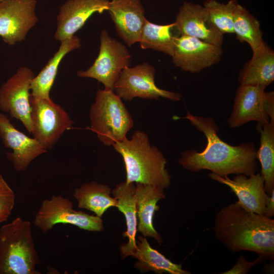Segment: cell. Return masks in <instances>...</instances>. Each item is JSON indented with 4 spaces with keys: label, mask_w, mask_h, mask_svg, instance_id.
<instances>
[{
    "label": "cell",
    "mask_w": 274,
    "mask_h": 274,
    "mask_svg": "<svg viewBox=\"0 0 274 274\" xmlns=\"http://www.w3.org/2000/svg\"><path fill=\"white\" fill-rule=\"evenodd\" d=\"M174 118L188 120L207 139L206 147L202 152L189 149L181 153L178 163L186 170L191 172L209 170L220 177L230 174L249 176L258 172L257 150L254 143H243L237 146L225 143L218 135L219 127L211 117L193 115L188 112L185 117Z\"/></svg>",
    "instance_id": "1"
},
{
    "label": "cell",
    "mask_w": 274,
    "mask_h": 274,
    "mask_svg": "<svg viewBox=\"0 0 274 274\" xmlns=\"http://www.w3.org/2000/svg\"><path fill=\"white\" fill-rule=\"evenodd\" d=\"M213 230L216 239L232 252L248 251L274 259V220L246 210L238 201L218 212Z\"/></svg>",
    "instance_id": "2"
},
{
    "label": "cell",
    "mask_w": 274,
    "mask_h": 274,
    "mask_svg": "<svg viewBox=\"0 0 274 274\" xmlns=\"http://www.w3.org/2000/svg\"><path fill=\"white\" fill-rule=\"evenodd\" d=\"M112 146L123 159L126 182L141 183L163 189L170 186L171 176L165 168L166 159L157 147L150 144L145 132L136 130L130 139L126 138Z\"/></svg>",
    "instance_id": "3"
},
{
    "label": "cell",
    "mask_w": 274,
    "mask_h": 274,
    "mask_svg": "<svg viewBox=\"0 0 274 274\" xmlns=\"http://www.w3.org/2000/svg\"><path fill=\"white\" fill-rule=\"evenodd\" d=\"M31 223L19 217L0 227V274H40Z\"/></svg>",
    "instance_id": "4"
},
{
    "label": "cell",
    "mask_w": 274,
    "mask_h": 274,
    "mask_svg": "<svg viewBox=\"0 0 274 274\" xmlns=\"http://www.w3.org/2000/svg\"><path fill=\"white\" fill-rule=\"evenodd\" d=\"M89 117L91 129L108 146L126 138L134 124L121 98L114 91L107 88L97 90Z\"/></svg>",
    "instance_id": "5"
},
{
    "label": "cell",
    "mask_w": 274,
    "mask_h": 274,
    "mask_svg": "<svg viewBox=\"0 0 274 274\" xmlns=\"http://www.w3.org/2000/svg\"><path fill=\"white\" fill-rule=\"evenodd\" d=\"M58 224H71L89 231L104 230L101 217L76 211L68 198L53 195L42 201L35 215L33 224L42 232L47 233Z\"/></svg>",
    "instance_id": "6"
},
{
    "label": "cell",
    "mask_w": 274,
    "mask_h": 274,
    "mask_svg": "<svg viewBox=\"0 0 274 274\" xmlns=\"http://www.w3.org/2000/svg\"><path fill=\"white\" fill-rule=\"evenodd\" d=\"M265 88L262 85H239L227 120L230 128L240 127L250 121L261 125L274 120V92H265Z\"/></svg>",
    "instance_id": "7"
},
{
    "label": "cell",
    "mask_w": 274,
    "mask_h": 274,
    "mask_svg": "<svg viewBox=\"0 0 274 274\" xmlns=\"http://www.w3.org/2000/svg\"><path fill=\"white\" fill-rule=\"evenodd\" d=\"M130 60L131 55L126 46L111 38L106 30H102L97 58L87 70L78 71L77 74L79 77L94 79L101 83L105 88L114 91L120 73L129 66Z\"/></svg>",
    "instance_id": "8"
},
{
    "label": "cell",
    "mask_w": 274,
    "mask_h": 274,
    "mask_svg": "<svg viewBox=\"0 0 274 274\" xmlns=\"http://www.w3.org/2000/svg\"><path fill=\"white\" fill-rule=\"evenodd\" d=\"M32 134L46 150H51L74 121L68 113L51 98L30 96Z\"/></svg>",
    "instance_id": "9"
},
{
    "label": "cell",
    "mask_w": 274,
    "mask_h": 274,
    "mask_svg": "<svg viewBox=\"0 0 274 274\" xmlns=\"http://www.w3.org/2000/svg\"><path fill=\"white\" fill-rule=\"evenodd\" d=\"M154 67L147 62L134 67H127L120 73L115 83L114 92L120 98L131 101L135 97L159 99L160 97L179 101L180 93L158 87L155 83Z\"/></svg>",
    "instance_id": "10"
},
{
    "label": "cell",
    "mask_w": 274,
    "mask_h": 274,
    "mask_svg": "<svg viewBox=\"0 0 274 274\" xmlns=\"http://www.w3.org/2000/svg\"><path fill=\"white\" fill-rule=\"evenodd\" d=\"M35 75L27 66L19 67L16 73L0 87V109L11 118L20 120L32 134L29 101L30 83Z\"/></svg>",
    "instance_id": "11"
},
{
    "label": "cell",
    "mask_w": 274,
    "mask_h": 274,
    "mask_svg": "<svg viewBox=\"0 0 274 274\" xmlns=\"http://www.w3.org/2000/svg\"><path fill=\"white\" fill-rule=\"evenodd\" d=\"M37 0H5L0 4V37L9 45L25 40L38 21Z\"/></svg>",
    "instance_id": "12"
},
{
    "label": "cell",
    "mask_w": 274,
    "mask_h": 274,
    "mask_svg": "<svg viewBox=\"0 0 274 274\" xmlns=\"http://www.w3.org/2000/svg\"><path fill=\"white\" fill-rule=\"evenodd\" d=\"M222 52L221 47L179 35L175 38L171 57L175 65L182 71L198 73L219 62Z\"/></svg>",
    "instance_id": "13"
},
{
    "label": "cell",
    "mask_w": 274,
    "mask_h": 274,
    "mask_svg": "<svg viewBox=\"0 0 274 274\" xmlns=\"http://www.w3.org/2000/svg\"><path fill=\"white\" fill-rule=\"evenodd\" d=\"M0 137L5 147L12 150L6 153V157L17 172L25 171L33 160L47 152L35 138L17 129L2 113H0Z\"/></svg>",
    "instance_id": "14"
},
{
    "label": "cell",
    "mask_w": 274,
    "mask_h": 274,
    "mask_svg": "<svg viewBox=\"0 0 274 274\" xmlns=\"http://www.w3.org/2000/svg\"><path fill=\"white\" fill-rule=\"evenodd\" d=\"M174 22L179 36L195 38L222 47L223 35L214 26L203 6L184 2L179 8Z\"/></svg>",
    "instance_id": "15"
},
{
    "label": "cell",
    "mask_w": 274,
    "mask_h": 274,
    "mask_svg": "<svg viewBox=\"0 0 274 274\" xmlns=\"http://www.w3.org/2000/svg\"><path fill=\"white\" fill-rule=\"evenodd\" d=\"M109 5L108 0H67L57 16L55 39L61 42L72 37L93 14L108 11Z\"/></svg>",
    "instance_id": "16"
},
{
    "label": "cell",
    "mask_w": 274,
    "mask_h": 274,
    "mask_svg": "<svg viewBox=\"0 0 274 274\" xmlns=\"http://www.w3.org/2000/svg\"><path fill=\"white\" fill-rule=\"evenodd\" d=\"M210 178L224 184L237 197L239 203L247 210L264 215L268 195L264 189V179L260 173L247 176L238 174L233 179L219 176L213 173Z\"/></svg>",
    "instance_id": "17"
},
{
    "label": "cell",
    "mask_w": 274,
    "mask_h": 274,
    "mask_svg": "<svg viewBox=\"0 0 274 274\" xmlns=\"http://www.w3.org/2000/svg\"><path fill=\"white\" fill-rule=\"evenodd\" d=\"M108 11L119 36L128 46L139 42L146 19L141 0H111Z\"/></svg>",
    "instance_id": "18"
},
{
    "label": "cell",
    "mask_w": 274,
    "mask_h": 274,
    "mask_svg": "<svg viewBox=\"0 0 274 274\" xmlns=\"http://www.w3.org/2000/svg\"><path fill=\"white\" fill-rule=\"evenodd\" d=\"M163 190L157 186L136 183L137 230L145 237L153 238L159 245L162 243L163 241L160 234L154 228L153 219L155 212L159 209L157 202L166 197Z\"/></svg>",
    "instance_id": "19"
},
{
    "label": "cell",
    "mask_w": 274,
    "mask_h": 274,
    "mask_svg": "<svg viewBox=\"0 0 274 274\" xmlns=\"http://www.w3.org/2000/svg\"><path fill=\"white\" fill-rule=\"evenodd\" d=\"M112 193L117 200L116 208L123 213L126 221L127 229L123 236L127 237L128 241L120 247L122 257L125 258L132 256L136 249L138 218L135 185L134 183L122 182L116 185Z\"/></svg>",
    "instance_id": "20"
},
{
    "label": "cell",
    "mask_w": 274,
    "mask_h": 274,
    "mask_svg": "<svg viewBox=\"0 0 274 274\" xmlns=\"http://www.w3.org/2000/svg\"><path fill=\"white\" fill-rule=\"evenodd\" d=\"M81 45L80 39L75 35L60 42V45L56 52L41 72L31 80V96L37 99L51 98L50 91L55 80L61 61L69 52L80 48Z\"/></svg>",
    "instance_id": "21"
},
{
    "label": "cell",
    "mask_w": 274,
    "mask_h": 274,
    "mask_svg": "<svg viewBox=\"0 0 274 274\" xmlns=\"http://www.w3.org/2000/svg\"><path fill=\"white\" fill-rule=\"evenodd\" d=\"M274 80V52L266 43L239 73L240 85L267 86Z\"/></svg>",
    "instance_id": "22"
},
{
    "label": "cell",
    "mask_w": 274,
    "mask_h": 274,
    "mask_svg": "<svg viewBox=\"0 0 274 274\" xmlns=\"http://www.w3.org/2000/svg\"><path fill=\"white\" fill-rule=\"evenodd\" d=\"M136 249L132 257L138 260L134 267L142 272L152 271L156 273L190 274L182 264L173 263L156 250L152 248L146 238L139 236Z\"/></svg>",
    "instance_id": "23"
},
{
    "label": "cell",
    "mask_w": 274,
    "mask_h": 274,
    "mask_svg": "<svg viewBox=\"0 0 274 274\" xmlns=\"http://www.w3.org/2000/svg\"><path fill=\"white\" fill-rule=\"evenodd\" d=\"M111 189L107 185L95 181L83 184L75 189L73 197L78 202V206L93 212L101 217L111 207H116L117 200L110 196Z\"/></svg>",
    "instance_id": "24"
},
{
    "label": "cell",
    "mask_w": 274,
    "mask_h": 274,
    "mask_svg": "<svg viewBox=\"0 0 274 274\" xmlns=\"http://www.w3.org/2000/svg\"><path fill=\"white\" fill-rule=\"evenodd\" d=\"M256 129L260 133L257 159L261 166L260 173L264 179L265 191L270 195L274 191V120L257 124Z\"/></svg>",
    "instance_id": "25"
},
{
    "label": "cell",
    "mask_w": 274,
    "mask_h": 274,
    "mask_svg": "<svg viewBox=\"0 0 274 274\" xmlns=\"http://www.w3.org/2000/svg\"><path fill=\"white\" fill-rule=\"evenodd\" d=\"M175 23L160 25L146 19L139 43L142 49H152L172 56L175 38Z\"/></svg>",
    "instance_id": "26"
},
{
    "label": "cell",
    "mask_w": 274,
    "mask_h": 274,
    "mask_svg": "<svg viewBox=\"0 0 274 274\" xmlns=\"http://www.w3.org/2000/svg\"><path fill=\"white\" fill-rule=\"evenodd\" d=\"M233 33L239 42H246L250 45L253 53L265 44L259 21L239 4L234 14Z\"/></svg>",
    "instance_id": "27"
},
{
    "label": "cell",
    "mask_w": 274,
    "mask_h": 274,
    "mask_svg": "<svg viewBox=\"0 0 274 274\" xmlns=\"http://www.w3.org/2000/svg\"><path fill=\"white\" fill-rule=\"evenodd\" d=\"M238 4L235 0H230L227 4L216 0H206L203 6L214 26L224 35L233 33L234 14Z\"/></svg>",
    "instance_id": "28"
},
{
    "label": "cell",
    "mask_w": 274,
    "mask_h": 274,
    "mask_svg": "<svg viewBox=\"0 0 274 274\" xmlns=\"http://www.w3.org/2000/svg\"><path fill=\"white\" fill-rule=\"evenodd\" d=\"M15 203V192L0 174V224L8 220Z\"/></svg>",
    "instance_id": "29"
},
{
    "label": "cell",
    "mask_w": 274,
    "mask_h": 274,
    "mask_svg": "<svg viewBox=\"0 0 274 274\" xmlns=\"http://www.w3.org/2000/svg\"><path fill=\"white\" fill-rule=\"evenodd\" d=\"M265 259L262 256L258 257L253 261H249L241 255L237 259L234 265L229 270L221 272L222 274H247L255 265L262 262Z\"/></svg>",
    "instance_id": "30"
},
{
    "label": "cell",
    "mask_w": 274,
    "mask_h": 274,
    "mask_svg": "<svg viewBox=\"0 0 274 274\" xmlns=\"http://www.w3.org/2000/svg\"><path fill=\"white\" fill-rule=\"evenodd\" d=\"M264 215L271 218L274 216V191L267 197Z\"/></svg>",
    "instance_id": "31"
},
{
    "label": "cell",
    "mask_w": 274,
    "mask_h": 274,
    "mask_svg": "<svg viewBox=\"0 0 274 274\" xmlns=\"http://www.w3.org/2000/svg\"><path fill=\"white\" fill-rule=\"evenodd\" d=\"M5 0H0V4Z\"/></svg>",
    "instance_id": "32"
}]
</instances>
